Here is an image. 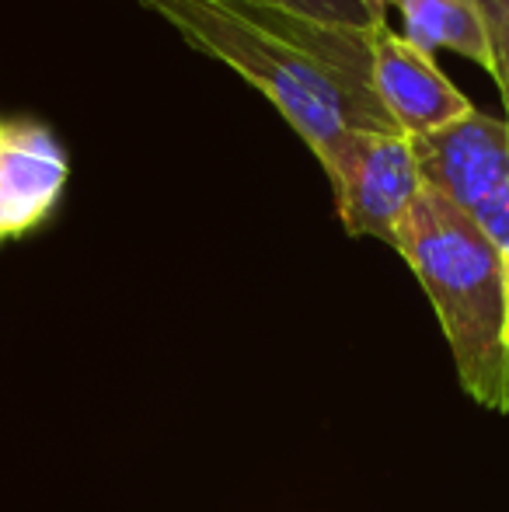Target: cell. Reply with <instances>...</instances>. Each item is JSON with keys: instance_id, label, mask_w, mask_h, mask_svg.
<instances>
[{"instance_id": "cell-4", "label": "cell", "mask_w": 509, "mask_h": 512, "mask_svg": "<svg viewBox=\"0 0 509 512\" xmlns=\"http://www.w3.org/2000/svg\"><path fill=\"white\" fill-rule=\"evenodd\" d=\"M422 185L440 192L468 216L509 192V126L506 119L468 112L464 119L415 136Z\"/></svg>"}, {"instance_id": "cell-7", "label": "cell", "mask_w": 509, "mask_h": 512, "mask_svg": "<svg viewBox=\"0 0 509 512\" xmlns=\"http://www.w3.org/2000/svg\"><path fill=\"white\" fill-rule=\"evenodd\" d=\"M405 21V39L433 56L436 49L464 56L492 74V49L482 0H394Z\"/></svg>"}, {"instance_id": "cell-9", "label": "cell", "mask_w": 509, "mask_h": 512, "mask_svg": "<svg viewBox=\"0 0 509 512\" xmlns=\"http://www.w3.org/2000/svg\"><path fill=\"white\" fill-rule=\"evenodd\" d=\"M482 14L492 49V77H496L499 95H503L509 126V0H482Z\"/></svg>"}, {"instance_id": "cell-11", "label": "cell", "mask_w": 509, "mask_h": 512, "mask_svg": "<svg viewBox=\"0 0 509 512\" xmlns=\"http://www.w3.org/2000/svg\"><path fill=\"white\" fill-rule=\"evenodd\" d=\"M363 4L370 7V11L377 14V18L384 21V14H387V7H394V0H363Z\"/></svg>"}, {"instance_id": "cell-5", "label": "cell", "mask_w": 509, "mask_h": 512, "mask_svg": "<svg viewBox=\"0 0 509 512\" xmlns=\"http://www.w3.org/2000/svg\"><path fill=\"white\" fill-rule=\"evenodd\" d=\"M370 91L405 136H429L475 112L429 53L391 32L387 21L370 28Z\"/></svg>"}, {"instance_id": "cell-1", "label": "cell", "mask_w": 509, "mask_h": 512, "mask_svg": "<svg viewBox=\"0 0 509 512\" xmlns=\"http://www.w3.org/2000/svg\"><path fill=\"white\" fill-rule=\"evenodd\" d=\"M394 251L440 317L468 398L489 411H509V279L492 237L461 206L422 189Z\"/></svg>"}, {"instance_id": "cell-8", "label": "cell", "mask_w": 509, "mask_h": 512, "mask_svg": "<svg viewBox=\"0 0 509 512\" xmlns=\"http://www.w3.org/2000/svg\"><path fill=\"white\" fill-rule=\"evenodd\" d=\"M258 4L283 7V11H290V14L325 21V25H349V28L381 25V18H377L363 0H258Z\"/></svg>"}, {"instance_id": "cell-2", "label": "cell", "mask_w": 509, "mask_h": 512, "mask_svg": "<svg viewBox=\"0 0 509 512\" xmlns=\"http://www.w3.org/2000/svg\"><path fill=\"white\" fill-rule=\"evenodd\" d=\"M164 18L192 49L213 56L283 112L325 168L356 129L398 133L374 91L328 70L304 49L272 35L234 0H136Z\"/></svg>"}, {"instance_id": "cell-3", "label": "cell", "mask_w": 509, "mask_h": 512, "mask_svg": "<svg viewBox=\"0 0 509 512\" xmlns=\"http://www.w3.org/2000/svg\"><path fill=\"white\" fill-rule=\"evenodd\" d=\"M346 234L398 244L408 209L422 196V171L412 136L356 129L325 164Z\"/></svg>"}, {"instance_id": "cell-6", "label": "cell", "mask_w": 509, "mask_h": 512, "mask_svg": "<svg viewBox=\"0 0 509 512\" xmlns=\"http://www.w3.org/2000/svg\"><path fill=\"white\" fill-rule=\"evenodd\" d=\"M70 164L46 126L0 119V244L39 227L60 203Z\"/></svg>"}, {"instance_id": "cell-10", "label": "cell", "mask_w": 509, "mask_h": 512, "mask_svg": "<svg viewBox=\"0 0 509 512\" xmlns=\"http://www.w3.org/2000/svg\"><path fill=\"white\" fill-rule=\"evenodd\" d=\"M471 220L492 237V244H496L499 255H503L506 279H509V192H503L499 199H492L489 206H482Z\"/></svg>"}]
</instances>
